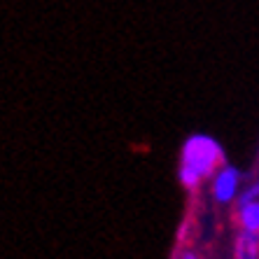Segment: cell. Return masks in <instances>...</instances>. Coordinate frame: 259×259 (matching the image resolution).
I'll return each mask as SVG.
<instances>
[{
  "instance_id": "cell-1",
  "label": "cell",
  "mask_w": 259,
  "mask_h": 259,
  "mask_svg": "<svg viewBox=\"0 0 259 259\" xmlns=\"http://www.w3.org/2000/svg\"><path fill=\"white\" fill-rule=\"evenodd\" d=\"M220 163H224V150L212 136H205V133L189 136L180 152L178 178H180L182 187L196 189L201 180L210 178V175L215 178Z\"/></svg>"
},
{
  "instance_id": "cell-2",
  "label": "cell",
  "mask_w": 259,
  "mask_h": 259,
  "mask_svg": "<svg viewBox=\"0 0 259 259\" xmlns=\"http://www.w3.org/2000/svg\"><path fill=\"white\" fill-rule=\"evenodd\" d=\"M241 185V170L236 166H222L212 178V196L217 203H231L238 194Z\"/></svg>"
},
{
  "instance_id": "cell-3",
  "label": "cell",
  "mask_w": 259,
  "mask_h": 259,
  "mask_svg": "<svg viewBox=\"0 0 259 259\" xmlns=\"http://www.w3.org/2000/svg\"><path fill=\"white\" fill-rule=\"evenodd\" d=\"M234 257L236 259H259V234L241 231V234L236 236Z\"/></svg>"
},
{
  "instance_id": "cell-4",
  "label": "cell",
  "mask_w": 259,
  "mask_h": 259,
  "mask_svg": "<svg viewBox=\"0 0 259 259\" xmlns=\"http://www.w3.org/2000/svg\"><path fill=\"white\" fill-rule=\"evenodd\" d=\"M238 220H241L243 231L259 234V201L241 205V208H238Z\"/></svg>"
},
{
  "instance_id": "cell-5",
  "label": "cell",
  "mask_w": 259,
  "mask_h": 259,
  "mask_svg": "<svg viewBox=\"0 0 259 259\" xmlns=\"http://www.w3.org/2000/svg\"><path fill=\"white\" fill-rule=\"evenodd\" d=\"M254 201H259V182H254L252 187H247L245 192L238 196V208L247 205V203H254Z\"/></svg>"
},
{
  "instance_id": "cell-6",
  "label": "cell",
  "mask_w": 259,
  "mask_h": 259,
  "mask_svg": "<svg viewBox=\"0 0 259 259\" xmlns=\"http://www.w3.org/2000/svg\"><path fill=\"white\" fill-rule=\"evenodd\" d=\"M178 259H199V257H196V254H194L192 250H185V252H182Z\"/></svg>"
}]
</instances>
